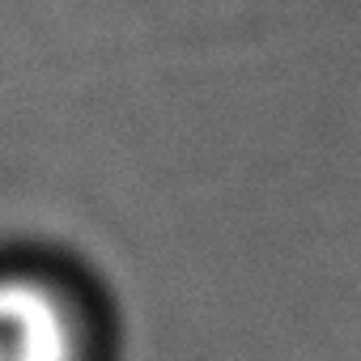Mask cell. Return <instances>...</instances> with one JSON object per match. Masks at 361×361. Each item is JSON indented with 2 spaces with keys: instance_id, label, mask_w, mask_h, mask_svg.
Masks as SVG:
<instances>
[{
  "instance_id": "cell-1",
  "label": "cell",
  "mask_w": 361,
  "mask_h": 361,
  "mask_svg": "<svg viewBox=\"0 0 361 361\" xmlns=\"http://www.w3.org/2000/svg\"><path fill=\"white\" fill-rule=\"evenodd\" d=\"M0 361H81L68 302L35 276H0Z\"/></svg>"
}]
</instances>
